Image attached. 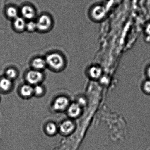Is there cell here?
<instances>
[{
    "label": "cell",
    "mask_w": 150,
    "mask_h": 150,
    "mask_svg": "<svg viewBox=\"0 0 150 150\" xmlns=\"http://www.w3.org/2000/svg\"><path fill=\"white\" fill-rule=\"evenodd\" d=\"M21 13L23 18L28 20H32L35 16L34 9L28 5L23 6L21 10Z\"/></svg>",
    "instance_id": "obj_8"
},
{
    "label": "cell",
    "mask_w": 150,
    "mask_h": 150,
    "mask_svg": "<svg viewBox=\"0 0 150 150\" xmlns=\"http://www.w3.org/2000/svg\"><path fill=\"white\" fill-rule=\"evenodd\" d=\"M102 74V69L98 65H92L88 69V76L92 80H96L100 79Z\"/></svg>",
    "instance_id": "obj_7"
},
{
    "label": "cell",
    "mask_w": 150,
    "mask_h": 150,
    "mask_svg": "<svg viewBox=\"0 0 150 150\" xmlns=\"http://www.w3.org/2000/svg\"><path fill=\"white\" fill-rule=\"evenodd\" d=\"M75 129L74 123L70 120H67L63 121L59 128L60 133L64 135L70 134L74 132Z\"/></svg>",
    "instance_id": "obj_5"
},
{
    "label": "cell",
    "mask_w": 150,
    "mask_h": 150,
    "mask_svg": "<svg viewBox=\"0 0 150 150\" xmlns=\"http://www.w3.org/2000/svg\"><path fill=\"white\" fill-rule=\"evenodd\" d=\"M43 78V74L42 72L35 70H29L26 76V81L32 86L40 84Z\"/></svg>",
    "instance_id": "obj_2"
},
{
    "label": "cell",
    "mask_w": 150,
    "mask_h": 150,
    "mask_svg": "<svg viewBox=\"0 0 150 150\" xmlns=\"http://www.w3.org/2000/svg\"><path fill=\"white\" fill-rule=\"evenodd\" d=\"M59 130L58 127L55 123H48L45 127V131L47 134L50 136H54L56 134Z\"/></svg>",
    "instance_id": "obj_13"
},
{
    "label": "cell",
    "mask_w": 150,
    "mask_h": 150,
    "mask_svg": "<svg viewBox=\"0 0 150 150\" xmlns=\"http://www.w3.org/2000/svg\"><path fill=\"white\" fill-rule=\"evenodd\" d=\"M12 86V80L8 78H3L0 80V89L4 92L9 91Z\"/></svg>",
    "instance_id": "obj_12"
},
{
    "label": "cell",
    "mask_w": 150,
    "mask_h": 150,
    "mask_svg": "<svg viewBox=\"0 0 150 150\" xmlns=\"http://www.w3.org/2000/svg\"><path fill=\"white\" fill-rule=\"evenodd\" d=\"M145 36L150 37V23L145 26L144 30Z\"/></svg>",
    "instance_id": "obj_20"
},
{
    "label": "cell",
    "mask_w": 150,
    "mask_h": 150,
    "mask_svg": "<svg viewBox=\"0 0 150 150\" xmlns=\"http://www.w3.org/2000/svg\"><path fill=\"white\" fill-rule=\"evenodd\" d=\"M6 14L9 17L14 20L18 17V11L17 8L13 6L8 7L6 10Z\"/></svg>",
    "instance_id": "obj_14"
},
{
    "label": "cell",
    "mask_w": 150,
    "mask_h": 150,
    "mask_svg": "<svg viewBox=\"0 0 150 150\" xmlns=\"http://www.w3.org/2000/svg\"><path fill=\"white\" fill-rule=\"evenodd\" d=\"M146 74L148 79L150 80V65L147 67L146 70Z\"/></svg>",
    "instance_id": "obj_21"
},
{
    "label": "cell",
    "mask_w": 150,
    "mask_h": 150,
    "mask_svg": "<svg viewBox=\"0 0 150 150\" xmlns=\"http://www.w3.org/2000/svg\"><path fill=\"white\" fill-rule=\"evenodd\" d=\"M47 65L55 70H59L64 66V58L60 54L53 53L47 56L45 59Z\"/></svg>",
    "instance_id": "obj_1"
},
{
    "label": "cell",
    "mask_w": 150,
    "mask_h": 150,
    "mask_svg": "<svg viewBox=\"0 0 150 150\" xmlns=\"http://www.w3.org/2000/svg\"><path fill=\"white\" fill-rule=\"evenodd\" d=\"M70 101L68 98L64 96H59L56 98L53 104V108L55 111L60 112L67 110Z\"/></svg>",
    "instance_id": "obj_3"
},
{
    "label": "cell",
    "mask_w": 150,
    "mask_h": 150,
    "mask_svg": "<svg viewBox=\"0 0 150 150\" xmlns=\"http://www.w3.org/2000/svg\"><path fill=\"white\" fill-rule=\"evenodd\" d=\"M76 102L79 104L82 108H83V107L85 106L86 104V99H85V98L82 97H80L78 98Z\"/></svg>",
    "instance_id": "obj_19"
},
{
    "label": "cell",
    "mask_w": 150,
    "mask_h": 150,
    "mask_svg": "<svg viewBox=\"0 0 150 150\" xmlns=\"http://www.w3.org/2000/svg\"><path fill=\"white\" fill-rule=\"evenodd\" d=\"M142 90L145 94L150 95V80L148 79L144 82L142 86Z\"/></svg>",
    "instance_id": "obj_18"
},
{
    "label": "cell",
    "mask_w": 150,
    "mask_h": 150,
    "mask_svg": "<svg viewBox=\"0 0 150 150\" xmlns=\"http://www.w3.org/2000/svg\"><path fill=\"white\" fill-rule=\"evenodd\" d=\"M32 65L33 70L41 72L45 69L47 66L45 60L40 57L34 59L32 62Z\"/></svg>",
    "instance_id": "obj_10"
},
{
    "label": "cell",
    "mask_w": 150,
    "mask_h": 150,
    "mask_svg": "<svg viewBox=\"0 0 150 150\" xmlns=\"http://www.w3.org/2000/svg\"><path fill=\"white\" fill-rule=\"evenodd\" d=\"M25 29L29 32H33L37 29L36 22L30 20L26 23Z\"/></svg>",
    "instance_id": "obj_16"
},
{
    "label": "cell",
    "mask_w": 150,
    "mask_h": 150,
    "mask_svg": "<svg viewBox=\"0 0 150 150\" xmlns=\"http://www.w3.org/2000/svg\"><path fill=\"white\" fill-rule=\"evenodd\" d=\"M36 23L38 30L45 31L50 27L51 20L49 16L46 15H42L39 18Z\"/></svg>",
    "instance_id": "obj_6"
},
{
    "label": "cell",
    "mask_w": 150,
    "mask_h": 150,
    "mask_svg": "<svg viewBox=\"0 0 150 150\" xmlns=\"http://www.w3.org/2000/svg\"><path fill=\"white\" fill-rule=\"evenodd\" d=\"M14 20L13 25L16 30L21 31L25 29L26 23L23 17H18Z\"/></svg>",
    "instance_id": "obj_11"
},
{
    "label": "cell",
    "mask_w": 150,
    "mask_h": 150,
    "mask_svg": "<svg viewBox=\"0 0 150 150\" xmlns=\"http://www.w3.org/2000/svg\"><path fill=\"white\" fill-rule=\"evenodd\" d=\"M34 95L39 97L43 95L45 92V89L40 84L34 86Z\"/></svg>",
    "instance_id": "obj_15"
},
{
    "label": "cell",
    "mask_w": 150,
    "mask_h": 150,
    "mask_svg": "<svg viewBox=\"0 0 150 150\" xmlns=\"http://www.w3.org/2000/svg\"><path fill=\"white\" fill-rule=\"evenodd\" d=\"M20 93L24 98H30L34 95V88L28 84L23 85L20 88Z\"/></svg>",
    "instance_id": "obj_9"
},
{
    "label": "cell",
    "mask_w": 150,
    "mask_h": 150,
    "mask_svg": "<svg viewBox=\"0 0 150 150\" xmlns=\"http://www.w3.org/2000/svg\"><path fill=\"white\" fill-rule=\"evenodd\" d=\"M69 117L72 119H76L82 114V107L76 102L70 104L67 110Z\"/></svg>",
    "instance_id": "obj_4"
},
{
    "label": "cell",
    "mask_w": 150,
    "mask_h": 150,
    "mask_svg": "<svg viewBox=\"0 0 150 150\" xmlns=\"http://www.w3.org/2000/svg\"><path fill=\"white\" fill-rule=\"evenodd\" d=\"M6 77L12 80L17 77V73L14 69L9 68L6 71Z\"/></svg>",
    "instance_id": "obj_17"
}]
</instances>
